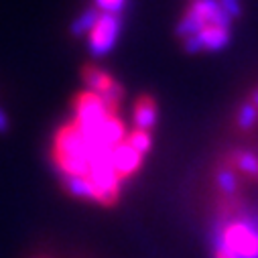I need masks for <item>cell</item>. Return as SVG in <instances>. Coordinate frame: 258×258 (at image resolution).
<instances>
[{"label":"cell","instance_id":"19","mask_svg":"<svg viewBox=\"0 0 258 258\" xmlns=\"http://www.w3.org/2000/svg\"><path fill=\"white\" fill-rule=\"evenodd\" d=\"M9 128H11V118L3 108H0V135L9 133Z\"/></svg>","mask_w":258,"mask_h":258},{"label":"cell","instance_id":"2","mask_svg":"<svg viewBox=\"0 0 258 258\" xmlns=\"http://www.w3.org/2000/svg\"><path fill=\"white\" fill-rule=\"evenodd\" d=\"M110 116H114V110L98 94L84 92L74 102V124L80 131H92Z\"/></svg>","mask_w":258,"mask_h":258},{"label":"cell","instance_id":"20","mask_svg":"<svg viewBox=\"0 0 258 258\" xmlns=\"http://www.w3.org/2000/svg\"><path fill=\"white\" fill-rule=\"evenodd\" d=\"M250 102H252V104H254V106L258 108V88H256V90H254V92L250 94Z\"/></svg>","mask_w":258,"mask_h":258},{"label":"cell","instance_id":"16","mask_svg":"<svg viewBox=\"0 0 258 258\" xmlns=\"http://www.w3.org/2000/svg\"><path fill=\"white\" fill-rule=\"evenodd\" d=\"M126 143L131 145L137 153H141L143 157L153 149V137H151V133H147V131H139V128H135V131L128 135Z\"/></svg>","mask_w":258,"mask_h":258},{"label":"cell","instance_id":"3","mask_svg":"<svg viewBox=\"0 0 258 258\" xmlns=\"http://www.w3.org/2000/svg\"><path fill=\"white\" fill-rule=\"evenodd\" d=\"M122 33V19L120 15H106L102 13L96 27L92 29V33L88 35V49L94 57H104L106 53H110Z\"/></svg>","mask_w":258,"mask_h":258},{"label":"cell","instance_id":"13","mask_svg":"<svg viewBox=\"0 0 258 258\" xmlns=\"http://www.w3.org/2000/svg\"><path fill=\"white\" fill-rule=\"evenodd\" d=\"M100 11L96 9V7H90V9H86L74 23H72V27H70V33L74 35V37H84V35H90L92 33V29L96 27V23H98V19H100Z\"/></svg>","mask_w":258,"mask_h":258},{"label":"cell","instance_id":"10","mask_svg":"<svg viewBox=\"0 0 258 258\" xmlns=\"http://www.w3.org/2000/svg\"><path fill=\"white\" fill-rule=\"evenodd\" d=\"M206 27H208V25L204 23V19H202L196 11H193L191 7H187V11L183 13V17H181V21H179V25H177V37H181V39L196 37V35H200Z\"/></svg>","mask_w":258,"mask_h":258},{"label":"cell","instance_id":"15","mask_svg":"<svg viewBox=\"0 0 258 258\" xmlns=\"http://www.w3.org/2000/svg\"><path fill=\"white\" fill-rule=\"evenodd\" d=\"M216 185L226 196H234L238 191V177L230 167H220L216 171Z\"/></svg>","mask_w":258,"mask_h":258},{"label":"cell","instance_id":"4","mask_svg":"<svg viewBox=\"0 0 258 258\" xmlns=\"http://www.w3.org/2000/svg\"><path fill=\"white\" fill-rule=\"evenodd\" d=\"M236 258H258V236L244 226H230L224 232V244Z\"/></svg>","mask_w":258,"mask_h":258},{"label":"cell","instance_id":"17","mask_svg":"<svg viewBox=\"0 0 258 258\" xmlns=\"http://www.w3.org/2000/svg\"><path fill=\"white\" fill-rule=\"evenodd\" d=\"M96 3V9L100 13H106V15H120L126 7L128 0H94Z\"/></svg>","mask_w":258,"mask_h":258},{"label":"cell","instance_id":"8","mask_svg":"<svg viewBox=\"0 0 258 258\" xmlns=\"http://www.w3.org/2000/svg\"><path fill=\"white\" fill-rule=\"evenodd\" d=\"M204 51L208 53H218L222 49H226L232 41V29H222V27H206L200 35H198Z\"/></svg>","mask_w":258,"mask_h":258},{"label":"cell","instance_id":"5","mask_svg":"<svg viewBox=\"0 0 258 258\" xmlns=\"http://www.w3.org/2000/svg\"><path fill=\"white\" fill-rule=\"evenodd\" d=\"M143 159L145 157L141 153H137L126 141L122 145H118L116 149H112V163H114V169L120 175V179H126L133 173H137L143 165Z\"/></svg>","mask_w":258,"mask_h":258},{"label":"cell","instance_id":"18","mask_svg":"<svg viewBox=\"0 0 258 258\" xmlns=\"http://www.w3.org/2000/svg\"><path fill=\"white\" fill-rule=\"evenodd\" d=\"M218 3L234 21L242 17V3H240V0H218Z\"/></svg>","mask_w":258,"mask_h":258},{"label":"cell","instance_id":"12","mask_svg":"<svg viewBox=\"0 0 258 258\" xmlns=\"http://www.w3.org/2000/svg\"><path fill=\"white\" fill-rule=\"evenodd\" d=\"M82 80H84V84L88 86V90H90L92 94H98V96L114 82L112 76H108L106 72H102V70H98V68H92V66H88V68L84 70Z\"/></svg>","mask_w":258,"mask_h":258},{"label":"cell","instance_id":"7","mask_svg":"<svg viewBox=\"0 0 258 258\" xmlns=\"http://www.w3.org/2000/svg\"><path fill=\"white\" fill-rule=\"evenodd\" d=\"M135 126L139 128V131H147L151 133L155 124H157V118H159V108H157V102L155 98L151 96H141L135 104Z\"/></svg>","mask_w":258,"mask_h":258},{"label":"cell","instance_id":"6","mask_svg":"<svg viewBox=\"0 0 258 258\" xmlns=\"http://www.w3.org/2000/svg\"><path fill=\"white\" fill-rule=\"evenodd\" d=\"M189 7L204 19V23H206L208 27L232 29V21H234V19L220 7L218 0H193Z\"/></svg>","mask_w":258,"mask_h":258},{"label":"cell","instance_id":"1","mask_svg":"<svg viewBox=\"0 0 258 258\" xmlns=\"http://www.w3.org/2000/svg\"><path fill=\"white\" fill-rule=\"evenodd\" d=\"M100 153L104 151L94 149V145L82 135L74 122L59 128L53 141L55 165L66 177H88L92 163Z\"/></svg>","mask_w":258,"mask_h":258},{"label":"cell","instance_id":"14","mask_svg":"<svg viewBox=\"0 0 258 258\" xmlns=\"http://www.w3.org/2000/svg\"><path fill=\"white\" fill-rule=\"evenodd\" d=\"M256 124H258V108H256L250 100H246V102L240 106L238 114H236V126L240 128V131L248 133V131H252Z\"/></svg>","mask_w":258,"mask_h":258},{"label":"cell","instance_id":"9","mask_svg":"<svg viewBox=\"0 0 258 258\" xmlns=\"http://www.w3.org/2000/svg\"><path fill=\"white\" fill-rule=\"evenodd\" d=\"M63 187H66L68 193H72L74 198L90 200V202H98L100 204L98 191H96V187L92 185V181L88 177H66L63 175Z\"/></svg>","mask_w":258,"mask_h":258},{"label":"cell","instance_id":"11","mask_svg":"<svg viewBox=\"0 0 258 258\" xmlns=\"http://www.w3.org/2000/svg\"><path fill=\"white\" fill-rule=\"evenodd\" d=\"M230 167H234L236 171H240L248 179L258 181V155H254L250 151H240L232 157Z\"/></svg>","mask_w":258,"mask_h":258}]
</instances>
